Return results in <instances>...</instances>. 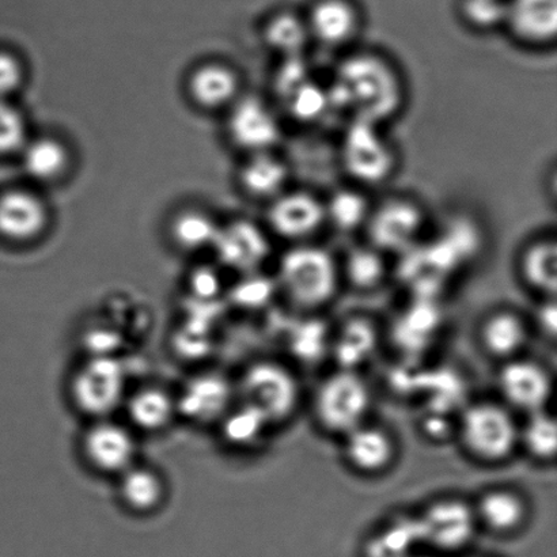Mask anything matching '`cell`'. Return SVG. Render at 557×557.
Here are the masks:
<instances>
[{"mask_svg":"<svg viewBox=\"0 0 557 557\" xmlns=\"http://www.w3.org/2000/svg\"><path fill=\"white\" fill-rule=\"evenodd\" d=\"M332 109L346 113L348 122L386 127L406 108V79L386 54L355 49L343 57L327 86Z\"/></svg>","mask_w":557,"mask_h":557,"instance_id":"1","label":"cell"},{"mask_svg":"<svg viewBox=\"0 0 557 557\" xmlns=\"http://www.w3.org/2000/svg\"><path fill=\"white\" fill-rule=\"evenodd\" d=\"M277 286L293 308L317 313L341 292V261L314 243L292 245L278 260Z\"/></svg>","mask_w":557,"mask_h":557,"instance_id":"2","label":"cell"},{"mask_svg":"<svg viewBox=\"0 0 557 557\" xmlns=\"http://www.w3.org/2000/svg\"><path fill=\"white\" fill-rule=\"evenodd\" d=\"M455 434L469 460L499 467L518 455L520 417L499 398L469 404L455 425Z\"/></svg>","mask_w":557,"mask_h":557,"instance_id":"3","label":"cell"},{"mask_svg":"<svg viewBox=\"0 0 557 557\" xmlns=\"http://www.w3.org/2000/svg\"><path fill=\"white\" fill-rule=\"evenodd\" d=\"M310 411L317 429L341 440L371 419L373 391L360 371L337 368L317 382Z\"/></svg>","mask_w":557,"mask_h":557,"instance_id":"4","label":"cell"},{"mask_svg":"<svg viewBox=\"0 0 557 557\" xmlns=\"http://www.w3.org/2000/svg\"><path fill=\"white\" fill-rule=\"evenodd\" d=\"M237 401L263 417L272 429L292 422L304 403L297 371L277 359L256 360L236 382Z\"/></svg>","mask_w":557,"mask_h":557,"instance_id":"5","label":"cell"},{"mask_svg":"<svg viewBox=\"0 0 557 557\" xmlns=\"http://www.w3.org/2000/svg\"><path fill=\"white\" fill-rule=\"evenodd\" d=\"M341 166L352 185L368 190L395 178L400 156L382 125L348 122L338 147Z\"/></svg>","mask_w":557,"mask_h":557,"instance_id":"6","label":"cell"},{"mask_svg":"<svg viewBox=\"0 0 557 557\" xmlns=\"http://www.w3.org/2000/svg\"><path fill=\"white\" fill-rule=\"evenodd\" d=\"M429 215L417 198L392 195L373 203L364 233L368 244L386 256L417 248L428 228Z\"/></svg>","mask_w":557,"mask_h":557,"instance_id":"7","label":"cell"},{"mask_svg":"<svg viewBox=\"0 0 557 557\" xmlns=\"http://www.w3.org/2000/svg\"><path fill=\"white\" fill-rule=\"evenodd\" d=\"M76 411L91 420L107 419L124 406L127 375L113 357H89L75 369L69 384Z\"/></svg>","mask_w":557,"mask_h":557,"instance_id":"8","label":"cell"},{"mask_svg":"<svg viewBox=\"0 0 557 557\" xmlns=\"http://www.w3.org/2000/svg\"><path fill=\"white\" fill-rule=\"evenodd\" d=\"M413 512L422 543L442 553L468 547L480 531L472 499L462 495L434 496Z\"/></svg>","mask_w":557,"mask_h":557,"instance_id":"9","label":"cell"},{"mask_svg":"<svg viewBox=\"0 0 557 557\" xmlns=\"http://www.w3.org/2000/svg\"><path fill=\"white\" fill-rule=\"evenodd\" d=\"M498 366L496 387L502 403L522 417L548 408L555 379L547 364L522 355Z\"/></svg>","mask_w":557,"mask_h":557,"instance_id":"10","label":"cell"},{"mask_svg":"<svg viewBox=\"0 0 557 557\" xmlns=\"http://www.w3.org/2000/svg\"><path fill=\"white\" fill-rule=\"evenodd\" d=\"M81 455L91 471L119 478L138 462V442L128 425L109 418L91 420L82 434Z\"/></svg>","mask_w":557,"mask_h":557,"instance_id":"11","label":"cell"},{"mask_svg":"<svg viewBox=\"0 0 557 557\" xmlns=\"http://www.w3.org/2000/svg\"><path fill=\"white\" fill-rule=\"evenodd\" d=\"M343 461L363 478H380L392 471L400 456L397 436L385 424L368 420L342 436Z\"/></svg>","mask_w":557,"mask_h":557,"instance_id":"12","label":"cell"},{"mask_svg":"<svg viewBox=\"0 0 557 557\" xmlns=\"http://www.w3.org/2000/svg\"><path fill=\"white\" fill-rule=\"evenodd\" d=\"M269 223L277 237L292 245L313 243L326 226L324 199L310 190L286 189L271 200Z\"/></svg>","mask_w":557,"mask_h":557,"instance_id":"13","label":"cell"},{"mask_svg":"<svg viewBox=\"0 0 557 557\" xmlns=\"http://www.w3.org/2000/svg\"><path fill=\"white\" fill-rule=\"evenodd\" d=\"M533 335L529 317L510 306L488 310L476 327L480 349L498 364L527 355Z\"/></svg>","mask_w":557,"mask_h":557,"instance_id":"14","label":"cell"},{"mask_svg":"<svg viewBox=\"0 0 557 557\" xmlns=\"http://www.w3.org/2000/svg\"><path fill=\"white\" fill-rule=\"evenodd\" d=\"M480 531L494 536H516L529 525L533 515L531 499L510 484L490 485L472 499Z\"/></svg>","mask_w":557,"mask_h":557,"instance_id":"15","label":"cell"},{"mask_svg":"<svg viewBox=\"0 0 557 557\" xmlns=\"http://www.w3.org/2000/svg\"><path fill=\"white\" fill-rule=\"evenodd\" d=\"M178 417L195 424L221 423L237 403L236 384L214 373L195 375L176 395Z\"/></svg>","mask_w":557,"mask_h":557,"instance_id":"16","label":"cell"},{"mask_svg":"<svg viewBox=\"0 0 557 557\" xmlns=\"http://www.w3.org/2000/svg\"><path fill=\"white\" fill-rule=\"evenodd\" d=\"M305 20L311 42L327 49L351 47L362 29L359 10L349 0H317Z\"/></svg>","mask_w":557,"mask_h":557,"instance_id":"17","label":"cell"},{"mask_svg":"<svg viewBox=\"0 0 557 557\" xmlns=\"http://www.w3.org/2000/svg\"><path fill=\"white\" fill-rule=\"evenodd\" d=\"M504 27L523 47H554L557 38V0H507Z\"/></svg>","mask_w":557,"mask_h":557,"instance_id":"18","label":"cell"},{"mask_svg":"<svg viewBox=\"0 0 557 557\" xmlns=\"http://www.w3.org/2000/svg\"><path fill=\"white\" fill-rule=\"evenodd\" d=\"M228 125L236 144L252 154L274 150L282 138L274 111L255 97L244 98L234 107Z\"/></svg>","mask_w":557,"mask_h":557,"instance_id":"19","label":"cell"},{"mask_svg":"<svg viewBox=\"0 0 557 557\" xmlns=\"http://www.w3.org/2000/svg\"><path fill=\"white\" fill-rule=\"evenodd\" d=\"M212 247H215L222 263L243 272L258 270L271 250L264 232L247 221L234 222L220 228Z\"/></svg>","mask_w":557,"mask_h":557,"instance_id":"20","label":"cell"},{"mask_svg":"<svg viewBox=\"0 0 557 557\" xmlns=\"http://www.w3.org/2000/svg\"><path fill=\"white\" fill-rule=\"evenodd\" d=\"M523 287L540 298H556L557 243L553 237H537L522 248L517 261Z\"/></svg>","mask_w":557,"mask_h":557,"instance_id":"21","label":"cell"},{"mask_svg":"<svg viewBox=\"0 0 557 557\" xmlns=\"http://www.w3.org/2000/svg\"><path fill=\"white\" fill-rule=\"evenodd\" d=\"M117 480L120 504L133 515H154L165 504L166 480L158 469L136 462Z\"/></svg>","mask_w":557,"mask_h":557,"instance_id":"22","label":"cell"},{"mask_svg":"<svg viewBox=\"0 0 557 557\" xmlns=\"http://www.w3.org/2000/svg\"><path fill=\"white\" fill-rule=\"evenodd\" d=\"M129 428L145 433H161L178 417L176 395L158 385L140 386L125 397Z\"/></svg>","mask_w":557,"mask_h":557,"instance_id":"23","label":"cell"},{"mask_svg":"<svg viewBox=\"0 0 557 557\" xmlns=\"http://www.w3.org/2000/svg\"><path fill=\"white\" fill-rule=\"evenodd\" d=\"M47 223V212L40 200L27 193H9L0 198V234L14 242H27L38 236Z\"/></svg>","mask_w":557,"mask_h":557,"instance_id":"24","label":"cell"},{"mask_svg":"<svg viewBox=\"0 0 557 557\" xmlns=\"http://www.w3.org/2000/svg\"><path fill=\"white\" fill-rule=\"evenodd\" d=\"M379 342V331L373 321L364 317L349 319L337 332V336L333 337L337 368L360 371V366L373 357Z\"/></svg>","mask_w":557,"mask_h":557,"instance_id":"25","label":"cell"},{"mask_svg":"<svg viewBox=\"0 0 557 557\" xmlns=\"http://www.w3.org/2000/svg\"><path fill=\"white\" fill-rule=\"evenodd\" d=\"M518 453L537 466H554L557 456V424L549 409L523 414L520 419Z\"/></svg>","mask_w":557,"mask_h":557,"instance_id":"26","label":"cell"},{"mask_svg":"<svg viewBox=\"0 0 557 557\" xmlns=\"http://www.w3.org/2000/svg\"><path fill=\"white\" fill-rule=\"evenodd\" d=\"M326 225L338 233L351 234L364 231L373 200L366 189L357 185L338 188L324 199Z\"/></svg>","mask_w":557,"mask_h":557,"instance_id":"27","label":"cell"},{"mask_svg":"<svg viewBox=\"0 0 557 557\" xmlns=\"http://www.w3.org/2000/svg\"><path fill=\"white\" fill-rule=\"evenodd\" d=\"M288 163L274 151L256 152L244 166L242 183L255 198L274 200L287 189Z\"/></svg>","mask_w":557,"mask_h":557,"instance_id":"28","label":"cell"},{"mask_svg":"<svg viewBox=\"0 0 557 557\" xmlns=\"http://www.w3.org/2000/svg\"><path fill=\"white\" fill-rule=\"evenodd\" d=\"M387 256L366 243L348 250L341 261L343 284L360 293L374 292L385 283L387 276Z\"/></svg>","mask_w":557,"mask_h":557,"instance_id":"29","label":"cell"},{"mask_svg":"<svg viewBox=\"0 0 557 557\" xmlns=\"http://www.w3.org/2000/svg\"><path fill=\"white\" fill-rule=\"evenodd\" d=\"M264 38L267 46L283 59L305 57L311 44L305 16L289 11L272 16L265 25Z\"/></svg>","mask_w":557,"mask_h":557,"instance_id":"30","label":"cell"},{"mask_svg":"<svg viewBox=\"0 0 557 557\" xmlns=\"http://www.w3.org/2000/svg\"><path fill=\"white\" fill-rule=\"evenodd\" d=\"M221 428L223 438L237 449H253L272 430L258 411L242 403L234 404L231 411L222 419Z\"/></svg>","mask_w":557,"mask_h":557,"instance_id":"31","label":"cell"},{"mask_svg":"<svg viewBox=\"0 0 557 557\" xmlns=\"http://www.w3.org/2000/svg\"><path fill=\"white\" fill-rule=\"evenodd\" d=\"M237 89L236 74L223 65H206L196 71L190 79V91L195 100L205 107L225 106L236 96Z\"/></svg>","mask_w":557,"mask_h":557,"instance_id":"32","label":"cell"},{"mask_svg":"<svg viewBox=\"0 0 557 557\" xmlns=\"http://www.w3.org/2000/svg\"><path fill=\"white\" fill-rule=\"evenodd\" d=\"M24 163L32 177L52 180L64 171L67 165V154L59 141L40 139L27 147Z\"/></svg>","mask_w":557,"mask_h":557,"instance_id":"33","label":"cell"},{"mask_svg":"<svg viewBox=\"0 0 557 557\" xmlns=\"http://www.w3.org/2000/svg\"><path fill=\"white\" fill-rule=\"evenodd\" d=\"M284 102L289 114L300 123H315L327 109H332L327 87L325 89L313 79L299 86Z\"/></svg>","mask_w":557,"mask_h":557,"instance_id":"34","label":"cell"},{"mask_svg":"<svg viewBox=\"0 0 557 557\" xmlns=\"http://www.w3.org/2000/svg\"><path fill=\"white\" fill-rule=\"evenodd\" d=\"M218 232L215 223L199 212H185L174 222L173 234L176 242L187 249H200L214 245Z\"/></svg>","mask_w":557,"mask_h":557,"instance_id":"35","label":"cell"},{"mask_svg":"<svg viewBox=\"0 0 557 557\" xmlns=\"http://www.w3.org/2000/svg\"><path fill=\"white\" fill-rule=\"evenodd\" d=\"M507 0H462L461 15L469 27L493 32L505 26Z\"/></svg>","mask_w":557,"mask_h":557,"instance_id":"36","label":"cell"},{"mask_svg":"<svg viewBox=\"0 0 557 557\" xmlns=\"http://www.w3.org/2000/svg\"><path fill=\"white\" fill-rule=\"evenodd\" d=\"M24 141V120L13 107L0 101V154L18 150Z\"/></svg>","mask_w":557,"mask_h":557,"instance_id":"37","label":"cell"},{"mask_svg":"<svg viewBox=\"0 0 557 557\" xmlns=\"http://www.w3.org/2000/svg\"><path fill=\"white\" fill-rule=\"evenodd\" d=\"M534 335H540L550 343L556 342L557 306L556 298H540L533 315L529 317Z\"/></svg>","mask_w":557,"mask_h":557,"instance_id":"38","label":"cell"},{"mask_svg":"<svg viewBox=\"0 0 557 557\" xmlns=\"http://www.w3.org/2000/svg\"><path fill=\"white\" fill-rule=\"evenodd\" d=\"M22 81L18 62L8 53H0V98L13 92Z\"/></svg>","mask_w":557,"mask_h":557,"instance_id":"39","label":"cell"},{"mask_svg":"<svg viewBox=\"0 0 557 557\" xmlns=\"http://www.w3.org/2000/svg\"><path fill=\"white\" fill-rule=\"evenodd\" d=\"M190 284H193L196 297L199 295V297L205 298H211L221 286L220 277H218L214 271L209 269L196 271Z\"/></svg>","mask_w":557,"mask_h":557,"instance_id":"40","label":"cell"},{"mask_svg":"<svg viewBox=\"0 0 557 557\" xmlns=\"http://www.w3.org/2000/svg\"><path fill=\"white\" fill-rule=\"evenodd\" d=\"M408 557H430V556H423V555H411V556H408Z\"/></svg>","mask_w":557,"mask_h":557,"instance_id":"41","label":"cell"}]
</instances>
